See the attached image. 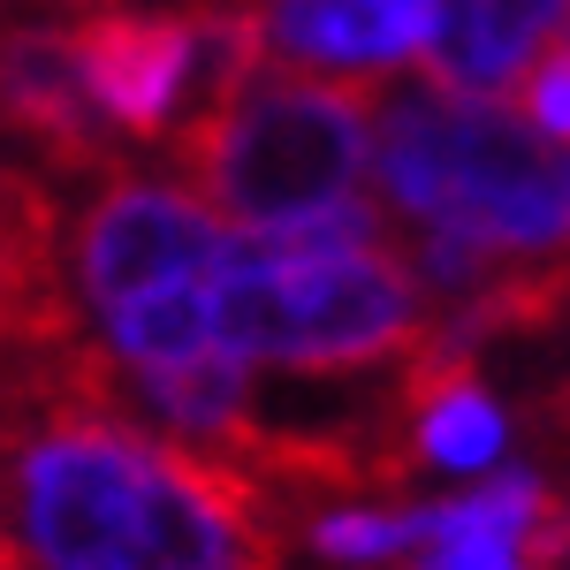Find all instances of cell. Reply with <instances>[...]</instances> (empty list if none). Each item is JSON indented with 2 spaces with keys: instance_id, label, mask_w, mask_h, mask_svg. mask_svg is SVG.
Masks as SVG:
<instances>
[{
  "instance_id": "1",
  "label": "cell",
  "mask_w": 570,
  "mask_h": 570,
  "mask_svg": "<svg viewBox=\"0 0 570 570\" xmlns=\"http://www.w3.org/2000/svg\"><path fill=\"white\" fill-rule=\"evenodd\" d=\"M389 77H252L236 99L176 122L183 183L228 220V236H274L357 198L373 160Z\"/></svg>"
},
{
  "instance_id": "2",
  "label": "cell",
  "mask_w": 570,
  "mask_h": 570,
  "mask_svg": "<svg viewBox=\"0 0 570 570\" xmlns=\"http://www.w3.org/2000/svg\"><path fill=\"white\" fill-rule=\"evenodd\" d=\"M373 176L395 214H411L419 228L480 236L502 259L570 252L563 168L502 99H449L426 85L389 91L373 122Z\"/></svg>"
},
{
  "instance_id": "3",
  "label": "cell",
  "mask_w": 570,
  "mask_h": 570,
  "mask_svg": "<svg viewBox=\"0 0 570 570\" xmlns=\"http://www.w3.org/2000/svg\"><path fill=\"white\" fill-rule=\"evenodd\" d=\"M434 305L395 244L327 252V259H266L252 236L228 244L214 274V351L244 365H289V373H357V365H403L426 343Z\"/></svg>"
},
{
  "instance_id": "4",
  "label": "cell",
  "mask_w": 570,
  "mask_h": 570,
  "mask_svg": "<svg viewBox=\"0 0 570 570\" xmlns=\"http://www.w3.org/2000/svg\"><path fill=\"white\" fill-rule=\"evenodd\" d=\"M228 228L206 198H190L176 183H145V176H115L99 183V198L77 220V289L99 312H122L168 282H214L228 266Z\"/></svg>"
},
{
  "instance_id": "5",
  "label": "cell",
  "mask_w": 570,
  "mask_h": 570,
  "mask_svg": "<svg viewBox=\"0 0 570 570\" xmlns=\"http://www.w3.org/2000/svg\"><path fill=\"white\" fill-rule=\"evenodd\" d=\"M77 69L107 130L130 145L176 137L190 77H198V16L190 8H91L69 23Z\"/></svg>"
},
{
  "instance_id": "6",
  "label": "cell",
  "mask_w": 570,
  "mask_h": 570,
  "mask_svg": "<svg viewBox=\"0 0 570 570\" xmlns=\"http://www.w3.org/2000/svg\"><path fill=\"white\" fill-rule=\"evenodd\" d=\"M0 130L23 137L61 176H122V153L107 137V115L91 107L69 23H8L0 31Z\"/></svg>"
},
{
  "instance_id": "7",
  "label": "cell",
  "mask_w": 570,
  "mask_h": 570,
  "mask_svg": "<svg viewBox=\"0 0 570 570\" xmlns=\"http://www.w3.org/2000/svg\"><path fill=\"white\" fill-rule=\"evenodd\" d=\"M77 343L61 274V198L39 168H0V389Z\"/></svg>"
},
{
  "instance_id": "8",
  "label": "cell",
  "mask_w": 570,
  "mask_h": 570,
  "mask_svg": "<svg viewBox=\"0 0 570 570\" xmlns=\"http://www.w3.org/2000/svg\"><path fill=\"white\" fill-rule=\"evenodd\" d=\"M266 61L335 69V77H389L419 61L434 31V0H259Z\"/></svg>"
},
{
  "instance_id": "9",
  "label": "cell",
  "mask_w": 570,
  "mask_h": 570,
  "mask_svg": "<svg viewBox=\"0 0 570 570\" xmlns=\"http://www.w3.org/2000/svg\"><path fill=\"white\" fill-rule=\"evenodd\" d=\"M563 23L570 0H434L419 77L426 91H449V99H502Z\"/></svg>"
},
{
  "instance_id": "10",
  "label": "cell",
  "mask_w": 570,
  "mask_h": 570,
  "mask_svg": "<svg viewBox=\"0 0 570 570\" xmlns=\"http://www.w3.org/2000/svg\"><path fill=\"white\" fill-rule=\"evenodd\" d=\"M570 320V252L556 259H502L464 305L434 312V335L456 351H480L494 335H548Z\"/></svg>"
},
{
  "instance_id": "11",
  "label": "cell",
  "mask_w": 570,
  "mask_h": 570,
  "mask_svg": "<svg viewBox=\"0 0 570 570\" xmlns=\"http://www.w3.org/2000/svg\"><path fill=\"white\" fill-rule=\"evenodd\" d=\"M115 365H190L214 351V282H168L137 305L107 312Z\"/></svg>"
},
{
  "instance_id": "12",
  "label": "cell",
  "mask_w": 570,
  "mask_h": 570,
  "mask_svg": "<svg viewBox=\"0 0 570 570\" xmlns=\"http://www.w3.org/2000/svg\"><path fill=\"white\" fill-rule=\"evenodd\" d=\"M305 532L312 556H327V563H381L426 540V510H320Z\"/></svg>"
},
{
  "instance_id": "13",
  "label": "cell",
  "mask_w": 570,
  "mask_h": 570,
  "mask_svg": "<svg viewBox=\"0 0 570 570\" xmlns=\"http://www.w3.org/2000/svg\"><path fill=\"white\" fill-rule=\"evenodd\" d=\"M518 115L540 137H563L570 145V23L532 53V69L518 77Z\"/></svg>"
},
{
  "instance_id": "14",
  "label": "cell",
  "mask_w": 570,
  "mask_h": 570,
  "mask_svg": "<svg viewBox=\"0 0 570 570\" xmlns=\"http://www.w3.org/2000/svg\"><path fill=\"white\" fill-rule=\"evenodd\" d=\"M77 8H107V0H77Z\"/></svg>"
},
{
  "instance_id": "15",
  "label": "cell",
  "mask_w": 570,
  "mask_h": 570,
  "mask_svg": "<svg viewBox=\"0 0 570 570\" xmlns=\"http://www.w3.org/2000/svg\"><path fill=\"white\" fill-rule=\"evenodd\" d=\"M563 190H570V160H563Z\"/></svg>"
}]
</instances>
